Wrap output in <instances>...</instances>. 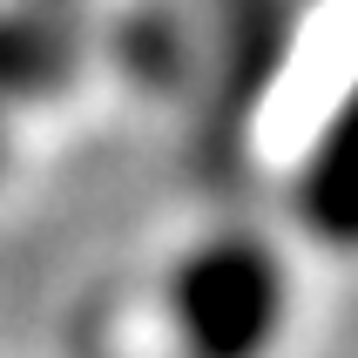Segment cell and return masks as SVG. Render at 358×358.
<instances>
[{
    "instance_id": "cell-1",
    "label": "cell",
    "mask_w": 358,
    "mask_h": 358,
    "mask_svg": "<svg viewBox=\"0 0 358 358\" xmlns=\"http://www.w3.org/2000/svg\"><path fill=\"white\" fill-rule=\"evenodd\" d=\"M284 271L257 237H217L189 250L169 284L176 331L196 358H264L284 324Z\"/></svg>"
},
{
    "instance_id": "cell-2",
    "label": "cell",
    "mask_w": 358,
    "mask_h": 358,
    "mask_svg": "<svg viewBox=\"0 0 358 358\" xmlns=\"http://www.w3.org/2000/svg\"><path fill=\"white\" fill-rule=\"evenodd\" d=\"M88 41L75 20H61L55 7H7L0 14V101H41L61 95L81 75Z\"/></svg>"
},
{
    "instance_id": "cell-3",
    "label": "cell",
    "mask_w": 358,
    "mask_h": 358,
    "mask_svg": "<svg viewBox=\"0 0 358 358\" xmlns=\"http://www.w3.org/2000/svg\"><path fill=\"white\" fill-rule=\"evenodd\" d=\"M298 203H304V223L324 243L358 250V81H352V95L338 101V115L324 122L311 162H304Z\"/></svg>"
},
{
    "instance_id": "cell-4",
    "label": "cell",
    "mask_w": 358,
    "mask_h": 358,
    "mask_svg": "<svg viewBox=\"0 0 358 358\" xmlns=\"http://www.w3.org/2000/svg\"><path fill=\"white\" fill-rule=\"evenodd\" d=\"M115 48H122V61H129L142 81H169L182 68V27H176V14H162V7L129 14L115 27Z\"/></svg>"
},
{
    "instance_id": "cell-5",
    "label": "cell",
    "mask_w": 358,
    "mask_h": 358,
    "mask_svg": "<svg viewBox=\"0 0 358 358\" xmlns=\"http://www.w3.org/2000/svg\"><path fill=\"white\" fill-rule=\"evenodd\" d=\"M0 162H7V136H0Z\"/></svg>"
},
{
    "instance_id": "cell-6",
    "label": "cell",
    "mask_w": 358,
    "mask_h": 358,
    "mask_svg": "<svg viewBox=\"0 0 358 358\" xmlns=\"http://www.w3.org/2000/svg\"><path fill=\"white\" fill-rule=\"evenodd\" d=\"M41 7H55V0H41Z\"/></svg>"
}]
</instances>
